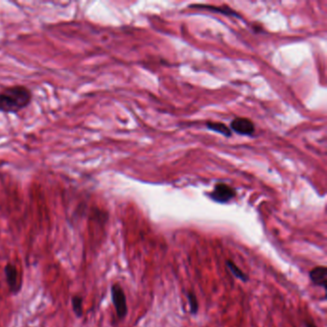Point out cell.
I'll return each instance as SVG.
<instances>
[{"label": "cell", "instance_id": "3957f363", "mask_svg": "<svg viewBox=\"0 0 327 327\" xmlns=\"http://www.w3.org/2000/svg\"><path fill=\"white\" fill-rule=\"evenodd\" d=\"M4 273L10 292L13 295H17L22 287V281L19 278L16 267L13 263H8L4 268Z\"/></svg>", "mask_w": 327, "mask_h": 327}, {"label": "cell", "instance_id": "ba28073f", "mask_svg": "<svg viewBox=\"0 0 327 327\" xmlns=\"http://www.w3.org/2000/svg\"><path fill=\"white\" fill-rule=\"evenodd\" d=\"M226 264H227V268L229 269L230 273L236 278H238L243 282H248L249 281V276L246 275L234 262H232L231 260H227Z\"/></svg>", "mask_w": 327, "mask_h": 327}, {"label": "cell", "instance_id": "6da1fadb", "mask_svg": "<svg viewBox=\"0 0 327 327\" xmlns=\"http://www.w3.org/2000/svg\"><path fill=\"white\" fill-rule=\"evenodd\" d=\"M33 93L22 85H14L0 91V113L15 114L32 103Z\"/></svg>", "mask_w": 327, "mask_h": 327}, {"label": "cell", "instance_id": "7a4b0ae2", "mask_svg": "<svg viewBox=\"0 0 327 327\" xmlns=\"http://www.w3.org/2000/svg\"><path fill=\"white\" fill-rule=\"evenodd\" d=\"M111 293H112V301L114 303L117 318L119 320L125 319L128 314V305H127L126 295L124 291L118 283H115L111 288Z\"/></svg>", "mask_w": 327, "mask_h": 327}, {"label": "cell", "instance_id": "7c38bea8", "mask_svg": "<svg viewBox=\"0 0 327 327\" xmlns=\"http://www.w3.org/2000/svg\"><path fill=\"white\" fill-rule=\"evenodd\" d=\"M304 325L306 327H317L313 322H304Z\"/></svg>", "mask_w": 327, "mask_h": 327}, {"label": "cell", "instance_id": "30bf717a", "mask_svg": "<svg viewBox=\"0 0 327 327\" xmlns=\"http://www.w3.org/2000/svg\"><path fill=\"white\" fill-rule=\"evenodd\" d=\"M186 298L188 300L190 314H198V311H199V303H198V300H197L196 295L193 292L189 291V292L186 293Z\"/></svg>", "mask_w": 327, "mask_h": 327}, {"label": "cell", "instance_id": "8fae6325", "mask_svg": "<svg viewBox=\"0 0 327 327\" xmlns=\"http://www.w3.org/2000/svg\"><path fill=\"white\" fill-rule=\"evenodd\" d=\"M197 7H202V9H206V10H210V11H214V12H220V13H225V14H235L236 15V13L234 11H232L231 9L227 10V11H224L222 8H216V7H210V6H197Z\"/></svg>", "mask_w": 327, "mask_h": 327}, {"label": "cell", "instance_id": "8992f818", "mask_svg": "<svg viewBox=\"0 0 327 327\" xmlns=\"http://www.w3.org/2000/svg\"><path fill=\"white\" fill-rule=\"evenodd\" d=\"M327 268L326 266H318L309 273L311 282L316 286H320L324 289H327Z\"/></svg>", "mask_w": 327, "mask_h": 327}, {"label": "cell", "instance_id": "9c48e42d", "mask_svg": "<svg viewBox=\"0 0 327 327\" xmlns=\"http://www.w3.org/2000/svg\"><path fill=\"white\" fill-rule=\"evenodd\" d=\"M84 300L80 296H74L71 298V305H72V310L74 312L77 318H81L84 315Z\"/></svg>", "mask_w": 327, "mask_h": 327}, {"label": "cell", "instance_id": "52a82bcc", "mask_svg": "<svg viewBox=\"0 0 327 327\" xmlns=\"http://www.w3.org/2000/svg\"><path fill=\"white\" fill-rule=\"evenodd\" d=\"M206 127L209 130L213 131V132L221 134L222 136H225L227 138L231 137V130L224 123H221V122H207Z\"/></svg>", "mask_w": 327, "mask_h": 327}, {"label": "cell", "instance_id": "277c9868", "mask_svg": "<svg viewBox=\"0 0 327 327\" xmlns=\"http://www.w3.org/2000/svg\"><path fill=\"white\" fill-rule=\"evenodd\" d=\"M235 190L226 183H217L209 197L216 202L227 203L235 197Z\"/></svg>", "mask_w": 327, "mask_h": 327}, {"label": "cell", "instance_id": "5b68a950", "mask_svg": "<svg viewBox=\"0 0 327 327\" xmlns=\"http://www.w3.org/2000/svg\"><path fill=\"white\" fill-rule=\"evenodd\" d=\"M230 128L233 132L241 136H252L255 132V127L252 120L244 117H238L231 121Z\"/></svg>", "mask_w": 327, "mask_h": 327}]
</instances>
